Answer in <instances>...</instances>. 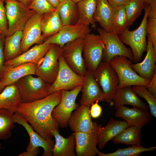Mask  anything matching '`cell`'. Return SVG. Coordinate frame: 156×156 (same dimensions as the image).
<instances>
[{"mask_svg": "<svg viewBox=\"0 0 156 156\" xmlns=\"http://www.w3.org/2000/svg\"><path fill=\"white\" fill-rule=\"evenodd\" d=\"M2 145L0 144V149H2Z\"/></svg>", "mask_w": 156, "mask_h": 156, "instance_id": "db71d44e", "label": "cell"}, {"mask_svg": "<svg viewBox=\"0 0 156 156\" xmlns=\"http://www.w3.org/2000/svg\"><path fill=\"white\" fill-rule=\"evenodd\" d=\"M146 4H149L152 0H143Z\"/></svg>", "mask_w": 156, "mask_h": 156, "instance_id": "f907efd6", "label": "cell"}, {"mask_svg": "<svg viewBox=\"0 0 156 156\" xmlns=\"http://www.w3.org/2000/svg\"><path fill=\"white\" fill-rule=\"evenodd\" d=\"M82 89L81 105L90 107L92 103L96 101H104V94L95 79L93 73L88 70L84 76Z\"/></svg>", "mask_w": 156, "mask_h": 156, "instance_id": "e0dca14e", "label": "cell"}, {"mask_svg": "<svg viewBox=\"0 0 156 156\" xmlns=\"http://www.w3.org/2000/svg\"><path fill=\"white\" fill-rule=\"evenodd\" d=\"M98 101H96L95 103H93L91 105L90 113L91 117L93 118H98L101 114L102 109L98 104Z\"/></svg>", "mask_w": 156, "mask_h": 156, "instance_id": "60d3db41", "label": "cell"}, {"mask_svg": "<svg viewBox=\"0 0 156 156\" xmlns=\"http://www.w3.org/2000/svg\"><path fill=\"white\" fill-rule=\"evenodd\" d=\"M142 128L130 126L122 130L113 140L116 144L141 146Z\"/></svg>", "mask_w": 156, "mask_h": 156, "instance_id": "f1b7e54d", "label": "cell"}, {"mask_svg": "<svg viewBox=\"0 0 156 156\" xmlns=\"http://www.w3.org/2000/svg\"><path fill=\"white\" fill-rule=\"evenodd\" d=\"M116 110V117L124 119L130 126L142 128L149 123L152 116L147 111L135 107L131 108L122 105Z\"/></svg>", "mask_w": 156, "mask_h": 156, "instance_id": "44dd1931", "label": "cell"}, {"mask_svg": "<svg viewBox=\"0 0 156 156\" xmlns=\"http://www.w3.org/2000/svg\"><path fill=\"white\" fill-rule=\"evenodd\" d=\"M28 7L32 0H17Z\"/></svg>", "mask_w": 156, "mask_h": 156, "instance_id": "7dc6e473", "label": "cell"}, {"mask_svg": "<svg viewBox=\"0 0 156 156\" xmlns=\"http://www.w3.org/2000/svg\"><path fill=\"white\" fill-rule=\"evenodd\" d=\"M146 88L151 94L156 96V73L150 80Z\"/></svg>", "mask_w": 156, "mask_h": 156, "instance_id": "7bdbcfd3", "label": "cell"}, {"mask_svg": "<svg viewBox=\"0 0 156 156\" xmlns=\"http://www.w3.org/2000/svg\"><path fill=\"white\" fill-rule=\"evenodd\" d=\"M147 36V53L144 59L141 62L132 63L131 66L140 76L150 81L156 73V51L150 37Z\"/></svg>", "mask_w": 156, "mask_h": 156, "instance_id": "7402d4cb", "label": "cell"}, {"mask_svg": "<svg viewBox=\"0 0 156 156\" xmlns=\"http://www.w3.org/2000/svg\"><path fill=\"white\" fill-rule=\"evenodd\" d=\"M129 0H107L113 8L125 5Z\"/></svg>", "mask_w": 156, "mask_h": 156, "instance_id": "f6af8a7d", "label": "cell"}, {"mask_svg": "<svg viewBox=\"0 0 156 156\" xmlns=\"http://www.w3.org/2000/svg\"><path fill=\"white\" fill-rule=\"evenodd\" d=\"M77 23L95 27L93 16L96 8V0H82L77 3Z\"/></svg>", "mask_w": 156, "mask_h": 156, "instance_id": "f546056e", "label": "cell"}, {"mask_svg": "<svg viewBox=\"0 0 156 156\" xmlns=\"http://www.w3.org/2000/svg\"><path fill=\"white\" fill-rule=\"evenodd\" d=\"M129 27L125 5L114 8L109 31L119 36Z\"/></svg>", "mask_w": 156, "mask_h": 156, "instance_id": "d6a6232c", "label": "cell"}, {"mask_svg": "<svg viewBox=\"0 0 156 156\" xmlns=\"http://www.w3.org/2000/svg\"><path fill=\"white\" fill-rule=\"evenodd\" d=\"M53 7L56 8L60 3L58 0H47Z\"/></svg>", "mask_w": 156, "mask_h": 156, "instance_id": "bcb514c9", "label": "cell"}, {"mask_svg": "<svg viewBox=\"0 0 156 156\" xmlns=\"http://www.w3.org/2000/svg\"><path fill=\"white\" fill-rule=\"evenodd\" d=\"M5 87V86L0 82V93L2 91Z\"/></svg>", "mask_w": 156, "mask_h": 156, "instance_id": "681fc988", "label": "cell"}, {"mask_svg": "<svg viewBox=\"0 0 156 156\" xmlns=\"http://www.w3.org/2000/svg\"><path fill=\"white\" fill-rule=\"evenodd\" d=\"M74 2L77 3L82 0H71Z\"/></svg>", "mask_w": 156, "mask_h": 156, "instance_id": "816d5d0a", "label": "cell"}, {"mask_svg": "<svg viewBox=\"0 0 156 156\" xmlns=\"http://www.w3.org/2000/svg\"><path fill=\"white\" fill-rule=\"evenodd\" d=\"M21 102L15 84L5 86L0 93V109H9L15 112Z\"/></svg>", "mask_w": 156, "mask_h": 156, "instance_id": "4316f807", "label": "cell"}, {"mask_svg": "<svg viewBox=\"0 0 156 156\" xmlns=\"http://www.w3.org/2000/svg\"><path fill=\"white\" fill-rule=\"evenodd\" d=\"M55 138V143L52 149L53 156H75L76 142L73 133L67 138H64L59 133L58 130L52 131Z\"/></svg>", "mask_w": 156, "mask_h": 156, "instance_id": "d4e9b609", "label": "cell"}, {"mask_svg": "<svg viewBox=\"0 0 156 156\" xmlns=\"http://www.w3.org/2000/svg\"><path fill=\"white\" fill-rule=\"evenodd\" d=\"M5 3L8 36L16 31H23L27 21L35 12L17 0H5Z\"/></svg>", "mask_w": 156, "mask_h": 156, "instance_id": "5b68a950", "label": "cell"}, {"mask_svg": "<svg viewBox=\"0 0 156 156\" xmlns=\"http://www.w3.org/2000/svg\"><path fill=\"white\" fill-rule=\"evenodd\" d=\"M104 48L98 35L89 33L84 37L82 54L88 70L93 73L102 61Z\"/></svg>", "mask_w": 156, "mask_h": 156, "instance_id": "30bf717a", "label": "cell"}, {"mask_svg": "<svg viewBox=\"0 0 156 156\" xmlns=\"http://www.w3.org/2000/svg\"><path fill=\"white\" fill-rule=\"evenodd\" d=\"M5 38L0 35V78L5 62L4 55Z\"/></svg>", "mask_w": 156, "mask_h": 156, "instance_id": "b9f144b4", "label": "cell"}, {"mask_svg": "<svg viewBox=\"0 0 156 156\" xmlns=\"http://www.w3.org/2000/svg\"><path fill=\"white\" fill-rule=\"evenodd\" d=\"M27 75L18 79L14 84L22 103H28L43 98L48 94L51 84L39 77Z\"/></svg>", "mask_w": 156, "mask_h": 156, "instance_id": "3957f363", "label": "cell"}, {"mask_svg": "<svg viewBox=\"0 0 156 156\" xmlns=\"http://www.w3.org/2000/svg\"><path fill=\"white\" fill-rule=\"evenodd\" d=\"M62 91L53 92L45 97L28 103L21 102L15 112L24 119L34 129L44 138L52 140V131L58 130L57 121L52 111L60 103Z\"/></svg>", "mask_w": 156, "mask_h": 156, "instance_id": "6da1fadb", "label": "cell"}, {"mask_svg": "<svg viewBox=\"0 0 156 156\" xmlns=\"http://www.w3.org/2000/svg\"><path fill=\"white\" fill-rule=\"evenodd\" d=\"M93 73L102 88L105 95L104 101L111 103L118 88V78L116 71L109 63L102 61Z\"/></svg>", "mask_w": 156, "mask_h": 156, "instance_id": "8992f818", "label": "cell"}, {"mask_svg": "<svg viewBox=\"0 0 156 156\" xmlns=\"http://www.w3.org/2000/svg\"><path fill=\"white\" fill-rule=\"evenodd\" d=\"M4 3L5 0H0V35L5 37L7 35L8 25Z\"/></svg>", "mask_w": 156, "mask_h": 156, "instance_id": "f35d334b", "label": "cell"}, {"mask_svg": "<svg viewBox=\"0 0 156 156\" xmlns=\"http://www.w3.org/2000/svg\"><path fill=\"white\" fill-rule=\"evenodd\" d=\"M63 26L73 25L77 23V3L71 0L60 2L56 8Z\"/></svg>", "mask_w": 156, "mask_h": 156, "instance_id": "83f0119b", "label": "cell"}, {"mask_svg": "<svg viewBox=\"0 0 156 156\" xmlns=\"http://www.w3.org/2000/svg\"><path fill=\"white\" fill-rule=\"evenodd\" d=\"M52 44L44 42L36 44L30 49L17 57L9 61H6L4 65L15 66L21 64L32 63L39 65Z\"/></svg>", "mask_w": 156, "mask_h": 156, "instance_id": "ffe728a7", "label": "cell"}, {"mask_svg": "<svg viewBox=\"0 0 156 156\" xmlns=\"http://www.w3.org/2000/svg\"><path fill=\"white\" fill-rule=\"evenodd\" d=\"M130 126L125 121L111 118L107 125L104 127H101L97 132L98 148L103 149L108 142L112 140L122 130Z\"/></svg>", "mask_w": 156, "mask_h": 156, "instance_id": "cb8c5ba5", "label": "cell"}, {"mask_svg": "<svg viewBox=\"0 0 156 156\" xmlns=\"http://www.w3.org/2000/svg\"><path fill=\"white\" fill-rule=\"evenodd\" d=\"M58 1H59V2H62L64 1H65V0H58Z\"/></svg>", "mask_w": 156, "mask_h": 156, "instance_id": "f5cc1de1", "label": "cell"}, {"mask_svg": "<svg viewBox=\"0 0 156 156\" xmlns=\"http://www.w3.org/2000/svg\"><path fill=\"white\" fill-rule=\"evenodd\" d=\"M109 63L118 76V88L135 86H143L146 87L150 81L139 75L132 68L131 61L125 56H116Z\"/></svg>", "mask_w": 156, "mask_h": 156, "instance_id": "277c9868", "label": "cell"}, {"mask_svg": "<svg viewBox=\"0 0 156 156\" xmlns=\"http://www.w3.org/2000/svg\"><path fill=\"white\" fill-rule=\"evenodd\" d=\"M90 107L81 105L73 112L68 124L73 132L90 133L98 131L102 126L92 121Z\"/></svg>", "mask_w": 156, "mask_h": 156, "instance_id": "2e32d148", "label": "cell"}, {"mask_svg": "<svg viewBox=\"0 0 156 156\" xmlns=\"http://www.w3.org/2000/svg\"><path fill=\"white\" fill-rule=\"evenodd\" d=\"M36 64L27 63L15 66L5 65L1 75L0 82L5 86L14 84L21 77L27 75H35Z\"/></svg>", "mask_w": 156, "mask_h": 156, "instance_id": "ac0fdd59", "label": "cell"}, {"mask_svg": "<svg viewBox=\"0 0 156 156\" xmlns=\"http://www.w3.org/2000/svg\"><path fill=\"white\" fill-rule=\"evenodd\" d=\"M89 25L77 23L74 24L63 26L58 32L46 39L44 42L56 44L63 47L68 42L84 37L90 33Z\"/></svg>", "mask_w": 156, "mask_h": 156, "instance_id": "5bb4252c", "label": "cell"}, {"mask_svg": "<svg viewBox=\"0 0 156 156\" xmlns=\"http://www.w3.org/2000/svg\"><path fill=\"white\" fill-rule=\"evenodd\" d=\"M40 25L42 35L45 40L56 34L63 26L56 10L43 14Z\"/></svg>", "mask_w": 156, "mask_h": 156, "instance_id": "484cf974", "label": "cell"}, {"mask_svg": "<svg viewBox=\"0 0 156 156\" xmlns=\"http://www.w3.org/2000/svg\"><path fill=\"white\" fill-rule=\"evenodd\" d=\"M22 37L23 31H19L5 37L4 47L5 61L10 60L22 53L21 49Z\"/></svg>", "mask_w": 156, "mask_h": 156, "instance_id": "1f68e13d", "label": "cell"}, {"mask_svg": "<svg viewBox=\"0 0 156 156\" xmlns=\"http://www.w3.org/2000/svg\"><path fill=\"white\" fill-rule=\"evenodd\" d=\"M97 31L98 35L104 44L102 61L109 63L114 57L122 56L133 61L132 53L123 44L117 34L107 31L101 27Z\"/></svg>", "mask_w": 156, "mask_h": 156, "instance_id": "9c48e42d", "label": "cell"}, {"mask_svg": "<svg viewBox=\"0 0 156 156\" xmlns=\"http://www.w3.org/2000/svg\"><path fill=\"white\" fill-rule=\"evenodd\" d=\"M28 8L40 14L52 12L56 9L47 0H32Z\"/></svg>", "mask_w": 156, "mask_h": 156, "instance_id": "74e56055", "label": "cell"}, {"mask_svg": "<svg viewBox=\"0 0 156 156\" xmlns=\"http://www.w3.org/2000/svg\"><path fill=\"white\" fill-rule=\"evenodd\" d=\"M98 130L90 133H73L75 138L76 156H95L97 154L99 151L97 148Z\"/></svg>", "mask_w": 156, "mask_h": 156, "instance_id": "d6986e66", "label": "cell"}, {"mask_svg": "<svg viewBox=\"0 0 156 156\" xmlns=\"http://www.w3.org/2000/svg\"><path fill=\"white\" fill-rule=\"evenodd\" d=\"M15 112L6 109H0V140H5L12 135L14 127L13 116Z\"/></svg>", "mask_w": 156, "mask_h": 156, "instance_id": "836d02e7", "label": "cell"}, {"mask_svg": "<svg viewBox=\"0 0 156 156\" xmlns=\"http://www.w3.org/2000/svg\"><path fill=\"white\" fill-rule=\"evenodd\" d=\"M42 15L35 12L25 24L22 31L21 45L22 53L28 50L33 45L40 44L44 41L40 25Z\"/></svg>", "mask_w": 156, "mask_h": 156, "instance_id": "9a60e30c", "label": "cell"}, {"mask_svg": "<svg viewBox=\"0 0 156 156\" xmlns=\"http://www.w3.org/2000/svg\"><path fill=\"white\" fill-rule=\"evenodd\" d=\"M149 5L150 9L148 15V18H156V0H152Z\"/></svg>", "mask_w": 156, "mask_h": 156, "instance_id": "ee69618b", "label": "cell"}, {"mask_svg": "<svg viewBox=\"0 0 156 156\" xmlns=\"http://www.w3.org/2000/svg\"><path fill=\"white\" fill-rule=\"evenodd\" d=\"M62 51V47L57 44H52L41 62L38 66L34 75L52 84L58 74L59 67L58 59Z\"/></svg>", "mask_w": 156, "mask_h": 156, "instance_id": "ba28073f", "label": "cell"}, {"mask_svg": "<svg viewBox=\"0 0 156 156\" xmlns=\"http://www.w3.org/2000/svg\"><path fill=\"white\" fill-rule=\"evenodd\" d=\"M134 92L140 97L144 99L148 103L151 113L156 117V96L151 94L145 86H133Z\"/></svg>", "mask_w": 156, "mask_h": 156, "instance_id": "8d00e7d4", "label": "cell"}, {"mask_svg": "<svg viewBox=\"0 0 156 156\" xmlns=\"http://www.w3.org/2000/svg\"><path fill=\"white\" fill-rule=\"evenodd\" d=\"M18 156H33L32 154L29 152L26 151L19 155Z\"/></svg>", "mask_w": 156, "mask_h": 156, "instance_id": "c3c4849f", "label": "cell"}, {"mask_svg": "<svg viewBox=\"0 0 156 156\" xmlns=\"http://www.w3.org/2000/svg\"><path fill=\"white\" fill-rule=\"evenodd\" d=\"M14 123L23 126L27 131L30 138V141L26 148V151L36 156L40 153L39 147L44 150L42 156H52V149L54 144L53 140H49L44 138L36 131L30 125L16 112L13 116Z\"/></svg>", "mask_w": 156, "mask_h": 156, "instance_id": "7c38bea8", "label": "cell"}, {"mask_svg": "<svg viewBox=\"0 0 156 156\" xmlns=\"http://www.w3.org/2000/svg\"><path fill=\"white\" fill-rule=\"evenodd\" d=\"M58 60V72L55 81L50 87L49 95L60 90H71L83 83L84 76L73 71L66 63L62 54Z\"/></svg>", "mask_w": 156, "mask_h": 156, "instance_id": "8fae6325", "label": "cell"}, {"mask_svg": "<svg viewBox=\"0 0 156 156\" xmlns=\"http://www.w3.org/2000/svg\"><path fill=\"white\" fill-rule=\"evenodd\" d=\"M146 33L150 38L156 51V18H148L146 24Z\"/></svg>", "mask_w": 156, "mask_h": 156, "instance_id": "ab89813d", "label": "cell"}, {"mask_svg": "<svg viewBox=\"0 0 156 156\" xmlns=\"http://www.w3.org/2000/svg\"><path fill=\"white\" fill-rule=\"evenodd\" d=\"M112 101L116 109L120 106L128 105L144 110L147 111L149 109L148 105L140 99L131 86L118 88Z\"/></svg>", "mask_w": 156, "mask_h": 156, "instance_id": "603a6c76", "label": "cell"}, {"mask_svg": "<svg viewBox=\"0 0 156 156\" xmlns=\"http://www.w3.org/2000/svg\"><path fill=\"white\" fill-rule=\"evenodd\" d=\"M114 8L107 0H96V6L93 19L99 23L101 27L109 31V27Z\"/></svg>", "mask_w": 156, "mask_h": 156, "instance_id": "4dcf8cb0", "label": "cell"}, {"mask_svg": "<svg viewBox=\"0 0 156 156\" xmlns=\"http://www.w3.org/2000/svg\"><path fill=\"white\" fill-rule=\"evenodd\" d=\"M80 85L70 90H62V94L59 103L53 109L52 115L57 122L61 128H66L73 112L79 106L75 102L77 97L82 90Z\"/></svg>", "mask_w": 156, "mask_h": 156, "instance_id": "52a82bcc", "label": "cell"}, {"mask_svg": "<svg viewBox=\"0 0 156 156\" xmlns=\"http://www.w3.org/2000/svg\"><path fill=\"white\" fill-rule=\"evenodd\" d=\"M145 5L143 0H129L125 5L129 27L140 15Z\"/></svg>", "mask_w": 156, "mask_h": 156, "instance_id": "d590c367", "label": "cell"}, {"mask_svg": "<svg viewBox=\"0 0 156 156\" xmlns=\"http://www.w3.org/2000/svg\"><path fill=\"white\" fill-rule=\"evenodd\" d=\"M156 146L145 148L141 146L132 145L126 148H118L113 152L103 153L99 151L98 156H138L144 152L154 151Z\"/></svg>", "mask_w": 156, "mask_h": 156, "instance_id": "e575fe53", "label": "cell"}, {"mask_svg": "<svg viewBox=\"0 0 156 156\" xmlns=\"http://www.w3.org/2000/svg\"><path fill=\"white\" fill-rule=\"evenodd\" d=\"M83 38L66 43L62 47V55L68 66L79 75L84 76L87 69L83 58Z\"/></svg>", "mask_w": 156, "mask_h": 156, "instance_id": "4fadbf2b", "label": "cell"}, {"mask_svg": "<svg viewBox=\"0 0 156 156\" xmlns=\"http://www.w3.org/2000/svg\"><path fill=\"white\" fill-rule=\"evenodd\" d=\"M144 9V15L139 27L133 31L127 29L119 36L123 43L131 47L133 56V61L135 63L141 61L143 53L147 50L146 24L150 9L149 4H145Z\"/></svg>", "mask_w": 156, "mask_h": 156, "instance_id": "7a4b0ae2", "label": "cell"}]
</instances>
